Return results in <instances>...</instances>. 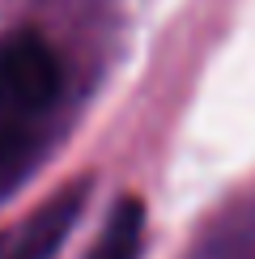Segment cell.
<instances>
[{
    "mask_svg": "<svg viewBox=\"0 0 255 259\" xmlns=\"http://www.w3.org/2000/svg\"><path fill=\"white\" fill-rule=\"evenodd\" d=\"M30 119H34V115L0 90V175L13 170L17 157L26 153V145H30Z\"/></svg>",
    "mask_w": 255,
    "mask_h": 259,
    "instance_id": "cell-4",
    "label": "cell"
},
{
    "mask_svg": "<svg viewBox=\"0 0 255 259\" xmlns=\"http://www.w3.org/2000/svg\"><path fill=\"white\" fill-rule=\"evenodd\" d=\"M141 242H145V204L128 196L111 208L90 259H141Z\"/></svg>",
    "mask_w": 255,
    "mask_h": 259,
    "instance_id": "cell-3",
    "label": "cell"
},
{
    "mask_svg": "<svg viewBox=\"0 0 255 259\" xmlns=\"http://www.w3.org/2000/svg\"><path fill=\"white\" fill-rule=\"evenodd\" d=\"M85 200H90V179H72L30 212V221L17 234H9V255L5 259H56L68 230L77 225Z\"/></svg>",
    "mask_w": 255,
    "mask_h": 259,
    "instance_id": "cell-2",
    "label": "cell"
},
{
    "mask_svg": "<svg viewBox=\"0 0 255 259\" xmlns=\"http://www.w3.org/2000/svg\"><path fill=\"white\" fill-rule=\"evenodd\" d=\"M9 255V234H0V259Z\"/></svg>",
    "mask_w": 255,
    "mask_h": 259,
    "instance_id": "cell-5",
    "label": "cell"
},
{
    "mask_svg": "<svg viewBox=\"0 0 255 259\" xmlns=\"http://www.w3.org/2000/svg\"><path fill=\"white\" fill-rule=\"evenodd\" d=\"M60 60L38 34H13L0 42V90L30 115H42L60 94Z\"/></svg>",
    "mask_w": 255,
    "mask_h": 259,
    "instance_id": "cell-1",
    "label": "cell"
}]
</instances>
